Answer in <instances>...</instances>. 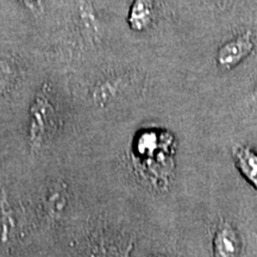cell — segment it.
<instances>
[{"label":"cell","mask_w":257,"mask_h":257,"mask_svg":"<svg viewBox=\"0 0 257 257\" xmlns=\"http://www.w3.org/2000/svg\"><path fill=\"white\" fill-rule=\"evenodd\" d=\"M253 44L251 32H244L238 37H234L219 48L217 54V62L225 69H231L238 66L252 53Z\"/></svg>","instance_id":"cell-1"},{"label":"cell","mask_w":257,"mask_h":257,"mask_svg":"<svg viewBox=\"0 0 257 257\" xmlns=\"http://www.w3.org/2000/svg\"><path fill=\"white\" fill-rule=\"evenodd\" d=\"M214 253L216 257H238L240 239L229 223L221 221L214 234Z\"/></svg>","instance_id":"cell-2"},{"label":"cell","mask_w":257,"mask_h":257,"mask_svg":"<svg viewBox=\"0 0 257 257\" xmlns=\"http://www.w3.org/2000/svg\"><path fill=\"white\" fill-rule=\"evenodd\" d=\"M233 156L242 175L257 188V154L251 148L237 146L233 149Z\"/></svg>","instance_id":"cell-3"},{"label":"cell","mask_w":257,"mask_h":257,"mask_svg":"<svg viewBox=\"0 0 257 257\" xmlns=\"http://www.w3.org/2000/svg\"><path fill=\"white\" fill-rule=\"evenodd\" d=\"M153 19L152 0H136L131 10L130 24L135 30H143L149 27Z\"/></svg>","instance_id":"cell-4"},{"label":"cell","mask_w":257,"mask_h":257,"mask_svg":"<svg viewBox=\"0 0 257 257\" xmlns=\"http://www.w3.org/2000/svg\"><path fill=\"white\" fill-rule=\"evenodd\" d=\"M23 2L27 4L28 8H30L32 11H36L37 9L41 8L40 0H23Z\"/></svg>","instance_id":"cell-5"},{"label":"cell","mask_w":257,"mask_h":257,"mask_svg":"<svg viewBox=\"0 0 257 257\" xmlns=\"http://www.w3.org/2000/svg\"><path fill=\"white\" fill-rule=\"evenodd\" d=\"M252 95H253V98H255V100H257V86L255 87V89H253Z\"/></svg>","instance_id":"cell-6"},{"label":"cell","mask_w":257,"mask_h":257,"mask_svg":"<svg viewBox=\"0 0 257 257\" xmlns=\"http://www.w3.org/2000/svg\"><path fill=\"white\" fill-rule=\"evenodd\" d=\"M155 257H166V256H155Z\"/></svg>","instance_id":"cell-7"}]
</instances>
